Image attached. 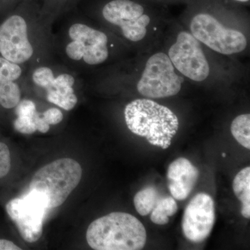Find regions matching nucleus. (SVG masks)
I'll use <instances>...</instances> for the list:
<instances>
[{
  "mask_svg": "<svg viewBox=\"0 0 250 250\" xmlns=\"http://www.w3.org/2000/svg\"><path fill=\"white\" fill-rule=\"evenodd\" d=\"M124 114L131 132L164 149L170 147L178 131V118L173 112L149 99H137L128 104Z\"/></svg>",
  "mask_w": 250,
  "mask_h": 250,
  "instance_id": "1",
  "label": "nucleus"
},
{
  "mask_svg": "<svg viewBox=\"0 0 250 250\" xmlns=\"http://www.w3.org/2000/svg\"><path fill=\"white\" fill-rule=\"evenodd\" d=\"M86 241L96 250H139L147 241L144 225L134 215L114 212L94 220Z\"/></svg>",
  "mask_w": 250,
  "mask_h": 250,
  "instance_id": "2",
  "label": "nucleus"
},
{
  "mask_svg": "<svg viewBox=\"0 0 250 250\" xmlns=\"http://www.w3.org/2000/svg\"><path fill=\"white\" fill-rule=\"evenodd\" d=\"M82 176L80 164L74 159L63 158L38 170L31 179L29 190L43 193L47 197L49 209L57 208L76 188Z\"/></svg>",
  "mask_w": 250,
  "mask_h": 250,
  "instance_id": "3",
  "label": "nucleus"
},
{
  "mask_svg": "<svg viewBox=\"0 0 250 250\" xmlns=\"http://www.w3.org/2000/svg\"><path fill=\"white\" fill-rule=\"evenodd\" d=\"M47 207V197L42 192L29 190L25 195L11 199L5 205L8 216L20 234L28 243H34L42 234Z\"/></svg>",
  "mask_w": 250,
  "mask_h": 250,
  "instance_id": "4",
  "label": "nucleus"
},
{
  "mask_svg": "<svg viewBox=\"0 0 250 250\" xmlns=\"http://www.w3.org/2000/svg\"><path fill=\"white\" fill-rule=\"evenodd\" d=\"M183 82V77L176 73L168 56L159 52L153 54L146 62L137 90L146 98H168L179 93Z\"/></svg>",
  "mask_w": 250,
  "mask_h": 250,
  "instance_id": "5",
  "label": "nucleus"
},
{
  "mask_svg": "<svg viewBox=\"0 0 250 250\" xmlns=\"http://www.w3.org/2000/svg\"><path fill=\"white\" fill-rule=\"evenodd\" d=\"M191 34L197 41L218 53L231 55L246 48V36L238 30L225 27L208 14H197L190 22Z\"/></svg>",
  "mask_w": 250,
  "mask_h": 250,
  "instance_id": "6",
  "label": "nucleus"
},
{
  "mask_svg": "<svg viewBox=\"0 0 250 250\" xmlns=\"http://www.w3.org/2000/svg\"><path fill=\"white\" fill-rule=\"evenodd\" d=\"M167 56L174 68L190 80L200 82L209 75V64L201 44L190 33H179Z\"/></svg>",
  "mask_w": 250,
  "mask_h": 250,
  "instance_id": "7",
  "label": "nucleus"
},
{
  "mask_svg": "<svg viewBox=\"0 0 250 250\" xmlns=\"http://www.w3.org/2000/svg\"><path fill=\"white\" fill-rule=\"evenodd\" d=\"M72 39L65 52L75 61L83 59L88 65L103 63L108 57V38L104 33L83 24H74L69 29Z\"/></svg>",
  "mask_w": 250,
  "mask_h": 250,
  "instance_id": "8",
  "label": "nucleus"
},
{
  "mask_svg": "<svg viewBox=\"0 0 250 250\" xmlns=\"http://www.w3.org/2000/svg\"><path fill=\"white\" fill-rule=\"evenodd\" d=\"M103 15L107 22L121 28L123 36L132 42L146 36L150 18L143 6L131 0H113L105 5Z\"/></svg>",
  "mask_w": 250,
  "mask_h": 250,
  "instance_id": "9",
  "label": "nucleus"
},
{
  "mask_svg": "<svg viewBox=\"0 0 250 250\" xmlns=\"http://www.w3.org/2000/svg\"><path fill=\"white\" fill-rule=\"evenodd\" d=\"M215 218L212 197L202 192L197 194L184 210L182 224L184 236L192 243L205 241L213 229Z\"/></svg>",
  "mask_w": 250,
  "mask_h": 250,
  "instance_id": "10",
  "label": "nucleus"
},
{
  "mask_svg": "<svg viewBox=\"0 0 250 250\" xmlns=\"http://www.w3.org/2000/svg\"><path fill=\"white\" fill-rule=\"evenodd\" d=\"M0 54L16 64L29 60L34 49L28 39L27 24L22 16H11L0 25Z\"/></svg>",
  "mask_w": 250,
  "mask_h": 250,
  "instance_id": "11",
  "label": "nucleus"
},
{
  "mask_svg": "<svg viewBox=\"0 0 250 250\" xmlns=\"http://www.w3.org/2000/svg\"><path fill=\"white\" fill-rule=\"evenodd\" d=\"M198 176L197 167L185 158H179L171 163L167 177L172 197L177 200L187 199L193 190Z\"/></svg>",
  "mask_w": 250,
  "mask_h": 250,
  "instance_id": "12",
  "label": "nucleus"
},
{
  "mask_svg": "<svg viewBox=\"0 0 250 250\" xmlns=\"http://www.w3.org/2000/svg\"><path fill=\"white\" fill-rule=\"evenodd\" d=\"M22 75V69L14 63L0 57V106L11 109L21 101V91L15 81Z\"/></svg>",
  "mask_w": 250,
  "mask_h": 250,
  "instance_id": "13",
  "label": "nucleus"
},
{
  "mask_svg": "<svg viewBox=\"0 0 250 250\" xmlns=\"http://www.w3.org/2000/svg\"><path fill=\"white\" fill-rule=\"evenodd\" d=\"M75 79L69 74L54 77L45 85L47 100L65 111H70L76 106L78 99L74 92Z\"/></svg>",
  "mask_w": 250,
  "mask_h": 250,
  "instance_id": "14",
  "label": "nucleus"
},
{
  "mask_svg": "<svg viewBox=\"0 0 250 250\" xmlns=\"http://www.w3.org/2000/svg\"><path fill=\"white\" fill-rule=\"evenodd\" d=\"M17 116L14 123V127L16 131L23 134H32L36 130L35 125L36 111L35 104L29 100H21L16 106Z\"/></svg>",
  "mask_w": 250,
  "mask_h": 250,
  "instance_id": "15",
  "label": "nucleus"
},
{
  "mask_svg": "<svg viewBox=\"0 0 250 250\" xmlns=\"http://www.w3.org/2000/svg\"><path fill=\"white\" fill-rule=\"evenodd\" d=\"M233 190L237 198L241 202V214L250 218V167L243 169L236 174L233 182Z\"/></svg>",
  "mask_w": 250,
  "mask_h": 250,
  "instance_id": "16",
  "label": "nucleus"
},
{
  "mask_svg": "<svg viewBox=\"0 0 250 250\" xmlns=\"http://www.w3.org/2000/svg\"><path fill=\"white\" fill-rule=\"evenodd\" d=\"M175 199L171 197H161L152 210L151 220L156 225H164L169 223V217L172 216L177 211Z\"/></svg>",
  "mask_w": 250,
  "mask_h": 250,
  "instance_id": "17",
  "label": "nucleus"
},
{
  "mask_svg": "<svg viewBox=\"0 0 250 250\" xmlns=\"http://www.w3.org/2000/svg\"><path fill=\"white\" fill-rule=\"evenodd\" d=\"M159 192L155 188H145L136 194L134 197V206L140 215L145 216L149 214L154 209L160 198Z\"/></svg>",
  "mask_w": 250,
  "mask_h": 250,
  "instance_id": "18",
  "label": "nucleus"
},
{
  "mask_svg": "<svg viewBox=\"0 0 250 250\" xmlns=\"http://www.w3.org/2000/svg\"><path fill=\"white\" fill-rule=\"evenodd\" d=\"M231 132L234 139L247 149H250V115L237 116L231 125Z\"/></svg>",
  "mask_w": 250,
  "mask_h": 250,
  "instance_id": "19",
  "label": "nucleus"
},
{
  "mask_svg": "<svg viewBox=\"0 0 250 250\" xmlns=\"http://www.w3.org/2000/svg\"><path fill=\"white\" fill-rule=\"evenodd\" d=\"M12 167V159L9 146L0 141V181L8 177Z\"/></svg>",
  "mask_w": 250,
  "mask_h": 250,
  "instance_id": "20",
  "label": "nucleus"
},
{
  "mask_svg": "<svg viewBox=\"0 0 250 250\" xmlns=\"http://www.w3.org/2000/svg\"><path fill=\"white\" fill-rule=\"evenodd\" d=\"M54 77L53 72L49 67H41L34 71L32 79L36 85L44 88Z\"/></svg>",
  "mask_w": 250,
  "mask_h": 250,
  "instance_id": "21",
  "label": "nucleus"
},
{
  "mask_svg": "<svg viewBox=\"0 0 250 250\" xmlns=\"http://www.w3.org/2000/svg\"><path fill=\"white\" fill-rule=\"evenodd\" d=\"M42 116L46 123L49 125L59 124L63 118L62 112L57 108H49L48 110L42 113Z\"/></svg>",
  "mask_w": 250,
  "mask_h": 250,
  "instance_id": "22",
  "label": "nucleus"
},
{
  "mask_svg": "<svg viewBox=\"0 0 250 250\" xmlns=\"http://www.w3.org/2000/svg\"><path fill=\"white\" fill-rule=\"evenodd\" d=\"M14 242L5 238H0V250H21Z\"/></svg>",
  "mask_w": 250,
  "mask_h": 250,
  "instance_id": "23",
  "label": "nucleus"
},
{
  "mask_svg": "<svg viewBox=\"0 0 250 250\" xmlns=\"http://www.w3.org/2000/svg\"><path fill=\"white\" fill-rule=\"evenodd\" d=\"M236 1H241V2H246V1H250V0H236Z\"/></svg>",
  "mask_w": 250,
  "mask_h": 250,
  "instance_id": "24",
  "label": "nucleus"
},
{
  "mask_svg": "<svg viewBox=\"0 0 250 250\" xmlns=\"http://www.w3.org/2000/svg\"><path fill=\"white\" fill-rule=\"evenodd\" d=\"M223 157H225V156H226V154H223Z\"/></svg>",
  "mask_w": 250,
  "mask_h": 250,
  "instance_id": "25",
  "label": "nucleus"
}]
</instances>
